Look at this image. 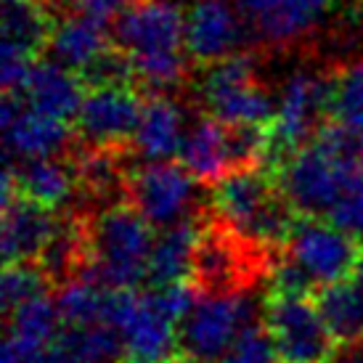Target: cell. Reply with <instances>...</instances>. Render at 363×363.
Listing matches in <instances>:
<instances>
[{"label":"cell","instance_id":"obj_3","mask_svg":"<svg viewBox=\"0 0 363 363\" xmlns=\"http://www.w3.org/2000/svg\"><path fill=\"white\" fill-rule=\"evenodd\" d=\"M212 210L223 225L250 247L289 244L297 212L279 189L276 175L262 167H247L225 175L212 189Z\"/></svg>","mask_w":363,"mask_h":363},{"label":"cell","instance_id":"obj_33","mask_svg":"<svg viewBox=\"0 0 363 363\" xmlns=\"http://www.w3.org/2000/svg\"><path fill=\"white\" fill-rule=\"evenodd\" d=\"M69 3H74L77 11H82V13H91L101 21H111L117 19L125 9H130L135 0H69Z\"/></svg>","mask_w":363,"mask_h":363},{"label":"cell","instance_id":"obj_15","mask_svg":"<svg viewBox=\"0 0 363 363\" xmlns=\"http://www.w3.org/2000/svg\"><path fill=\"white\" fill-rule=\"evenodd\" d=\"M59 332L61 318L51 297L21 305L6 321L0 363H53V342Z\"/></svg>","mask_w":363,"mask_h":363},{"label":"cell","instance_id":"obj_24","mask_svg":"<svg viewBox=\"0 0 363 363\" xmlns=\"http://www.w3.org/2000/svg\"><path fill=\"white\" fill-rule=\"evenodd\" d=\"M202 231L204 225L196 218L181 223L175 228L162 231V236L154 244L152 262H149V284H152V289L189 284Z\"/></svg>","mask_w":363,"mask_h":363},{"label":"cell","instance_id":"obj_20","mask_svg":"<svg viewBox=\"0 0 363 363\" xmlns=\"http://www.w3.org/2000/svg\"><path fill=\"white\" fill-rule=\"evenodd\" d=\"M186 133L189 130H186V114L181 104L170 96H152L143 104L133 149L146 164L170 162L172 157H181Z\"/></svg>","mask_w":363,"mask_h":363},{"label":"cell","instance_id":"obj_14","mask_svg":"<svg viewBox=\"0 0 363 363\" xmlns=\"http://www.w3.org/2000/svg\"><path fill=\"white\" fill-rule=\"evenodd\" d=\"M0 125H3V143H6L9 164L59 157L72 141L69 122L45 117L13 96H3Z\"/></svg>","mask_w":363,"mask_h":363},{"label":"cell","instance_id":"obj_12","mask_svg":"<svg viewBox=\"0 0 363 363\" xmlns=\"http://www.w3.org/2000/svg\"><path fill=\"white\" fill-rule=\"evenodd\" d=\"M236 6L255 40L281 51L321 30L332 16L334 0H236Z\"/></svg>","mask_w":363,"mask_h":363},{"label":"cell","instance_id":"obj_32","mask_svg":"<svg viewBox=\"0 0 363 363\" xmlns=\"http://www.w3.org/2000/svg\"><path fill=\"white\" fill-rule=\"evenodd\" d=\"M332 223L340 231L350 233L353 239L361 242L363 239V178H355L347 191L342 194V199L337 202L332 210Z\"/></svg>","mask_w":363,"mask_h":363},{"label":"cell","instance_id":"obj_16","mask_svg":"<svg viewBox=\"0 0 363 363\" xmlns=\"http://www.w3.org/2000/svg\"><path fill=\"white\" fill-rule=\"evenodd\" d=\"M64 228V220L48 207L27 202L16 196L3 207V260L6 265L38 262L56 236Z\"/></svg>","mask_w":363,"mask_h":363},{"label":"cell","instance_id":"obj_4","mask_svg":"<svg viewBox=\"0 0 363 363\" xmlns=\"http://www.w3.org/2000/svg\"><path fill=\"white\" fill-rule=\"evenodd\" d=\"M196 93L207 117L228 128H271L276 117V99L262 88L252 51L207 67Z\"/></svg>","mask_w":363,"mask_h":363},{"label":"cell","instance_id":"obj_11","mask_svg":"<svg viewBox=\"0 0 363 363\" xmlns=\"http://www.w3.org/2000/svg\"><path fill=\"white\" fill-rule=\"evenodd\" d=\"M252 30L236 0H194L186 9V51L189 59L212 67L250 51Z\"/></svg>","mask_w":363,"mask_h":363},{"label":"cell","instance_id":"obj_27","mask_svg":"<svg viewBox=\"0 0 363 363\" xmlns=\"http://www.w3.org/2000/svg\"><path fill=\"white\" fill-rule=\"evenodd\" d=\"M318 311L340 342H353L363 337V297L353 281L337 284L318 294Z\"/></svg>","mask_w":363,"mask_h":363},{"label":"cell","instance_id":"obj_2","mask_svg":"<svg viewBox=\"0 0 363 363\" xmlns=\"http://www.w3.org/2000/svg\"><path fill=\"white\" fill-rule=\"evenodd\" d=\"M88 262L77 279L99 284L109 292H130L149 279L154 228L133 204L104 207L85 228Z\"/></svg>","mask_w":363,"mask_h":363},{"label":"cell","instance_id":"obj_21","mask_svg":"<svg viewBox=\"0 0 363 363\" xmlns=\"http://www.w3.org/2000/svg\"><path fill=\"white\" fill-rule=\"evenodd\" d=\"M6 170H11V175H13L21 199L48 207V210H56V207L69 202L80 186L77 164L61 160V157L6 164Z\"/></svg>","mask_w":363,"mask_h":363},{"label":"cell","instance_id":"obj_6","mask_svg":"<svg viewBox=\"0 0 363 363\" xmlns=\"http://www.w3.org/2000/svg\"><path fill=\"white\" fill-rule=\"evenodd\" d=\"M355 178H363V175H355L318 138H313L294 157H289V162L276 175L286 202L292 204L297 215H305V218L332 215V210Z\"/></svg>","mask_w":363,"mask_h":363},{"label":"cell","instance_id":"obj_18","mask_svg":"<svg viewBox=\"0 0 363 363\" xmlns=\"http://www.w3.org/2000/svg\"><path fill=\"white\" fill-rule=\"evenodd\" d=\"M111 48H114V40L109 38L106 21L96 19L91 13H82V11L56 21V30L48 43L53 64H59L80 77H85V72L101 56H106Z\"/></svg>","mask_w":363,"mask_h":363},{"label":"cell","instance_id":"obj_8","mask_svg":"<svg viewBox=\"0 0 363 363\" xmlns=\"http://www.w3.org/2000/svg\"><path fill=\"white\" fill-rule=\"evenodd\" d=\"M286 260L311 279L313 286H337L355 279L363 262V247L334 223L300 220L286 244Z\"/></svg>","mask_w":363,"mask_h":363},{"label":"cell","instance_id":"obj_36","mask_svg":"<svg viewBox=\"0 0 363 363\" xmlns=\"http://www.w3.org/2000/svg\"><path fill=\"white\" fill-rule=\"evenodd\" d=\"M172 363H207V361H199V358H191V355H178Z\"/></svg>","mask_w":363,"mask_h":363},{"label":"cell","instance_id":"obj_5","mask_svg":"<svg viewBox=\"0 0 363 363\" xmlns=\"http://www.w3.org/2000/svg\"><path fill=\"white\" fill-rule=\"evenodd\" d=\"M106 323L117 329L128 363H172L181 345V321L167 311L157 289L111 292Z\"/></svg>","mask_w":363,"mask_h":363},{"label":"cell","instance_id":"obj_26","mask_svg":"<svg viewBox=\"0 0 363 363\" xmlns=\"http://www.w3.org/2000/svg\"><path fill=\"white\" fill-rule=\"evenodd\" d=\"M111 292L88 279H72L56 294V311H59L61 326H91V323H106L109 315Z\"/></svg>","mask_w":363,"mask_h":363},{"label":"cell","instance_id":"obj_23","mask_svg":"<svg viewBox=\"0 0 363 363\" xmlns=\"http://www.w3.org/2000/svg\"><path fill=\"white\" fill-rule=\"evenodd\" d=\"M56 21L45 0H3V53L32 59L48 48Z\"/></svg>","mask_w":363,"mask_h":363},{"label":"cell","instance_id":"obj_28","mask_svg":"<svg viewBox=\"0 0 363 363\" xmlns=\"http://www.w3.org/2000/svg\"><path fill=\"white\" fill-rule=\"evenodd\" d=\"M74 164H77V175H80V183L85 186V191L104 196V199H109L111 194L120 191L122 186L128 191L130 175H125L122 160L117 157V152H109V149H85L82 154H77Z\"/></svg>","mask_w":363,"mask_h":363},{"label":"cell","instance_id":"obj_9","mask_svg":"<svg viewBox=\"0 0 363 363\" xmlns=\"http://www.w3.org/2000/svg\"><path fill=\"white\" fill-rule=\"evenodd\" d=\"M196 178L175 162H149L130 172L128 196L130 204L143 215L152 228H175L186 220H194L199 189Z\"/></svg>","mask_w":363,"mask_h":363},{"label":"cell","instance_id":"obj_29","mask_svg":"<svg viewBox=\"0 0 363 363\" xmlns=\"http://www.w3.org/2000/svg\"><path fill=\"white\" fill-rule=\"evenodd\" d=\"M332 117L337 125L363 135V59L345 64L334 74Z\"/></svg>","mask_w":363,"mask_h":363},{"label":"cell","instance_id":"obj_31","mask_svg":"<svg viewBox=\"0 0 363 363\" xmlns=\"http://www.w3.org/2000/svg\"><path fill=\"white\" fill-rule=\"evenodd\" d=\"M279 361H281V355L276 350L268 329L260 326V323H255V326H250L239 337V342L223 355L220 363H279Z\"/></svg>","mask_w":363,"mask_h":363},{"label":"cell","instance_id":"obj_25","mask_svg":"<svg viewBox=\"0 0 363 363\" xmlns=\"http://www.w3.org/2000/svg\"><path fill=\"white\" fill-rule=\"evenodd\" d=\"M125 347L109 323L61 326L53 342V363H120Z\"/></svg>","mask_w":363,"mask_h":363},{"label":"cell","instance_id":"obj_17","mask_svg":"<svg viewBox=\"0 0 363 363\" xmlns=\"http://www.w3.org/2000/svg\"><path fill=\"white\" fill-rule=\"evenodd\" d=\"M239 244L244 242L236 233L228 231V228L204 225L199 247H196V257H194V273H191L194 284L204 294L239 292L236 286L252 271L247 265V252L239 250Z\"/></svg>","mask_w":363,"mask_h":363},{"label":"cell","instance_id":"obj_35","mask_svg":"<svg viewBox=\"0 0 363 363\" xmlns=\"http://www.w3.org/2000/svg\"><path fill=\"white\" fill-rule=\"evenodd\" d=\"M353 284H355V289H358V292H361V297H363V262H361V268H358V273H355Z\"/></svg>","mask_w":363,"mask_h":363},{"label":"cell","instance_id":"obj_1","mask_svg":"<svg viewBox=\"0 0 363 363\" xmlns=\"http://www.w3.org/2000/svg\"><path fill=\"white\" fill-rule=\"evenodd\" d=\"M114 48H120L135 82L149 88L152 96H167L186 80V11L172 0H135L114 19Z\"/></svg>","mask_w":363,"mask_h":363},{"label":"cell","instance_id":"obj_19","mask_svg":"<svg viewBox=\"0 0 363 363\" xmlns=\"http://www.w3.org/2000/svg\"><path fill=\"white\" fill-rule=\"evenodd\" d=\"M85 80L74 72L64 69L53 61H40L30 72V80L21 91V101L30 109L59 122H69L80 117L85 104Z\"/></svg>","mask_w":363,"mask_h":363},{"label":"cell","instance_id":"obj_13","mask_svg":"<svg viewBox=\"0 0 363 363\" xmlns=\"http://www.w3.org/2000/svg\"><path fill=\"white\" fill-rule=\"evenodd\" d=\"M143 104L133 88H91L77 117V130L88 149L117 152L133 143Z\"/></svg>","mask_w":363,"mask_h":363},{"label":"cell","instance_id":"obj_10","mask_svg":"<svg viewBox=\"0 0 363 363\" xmlns=\"http://www.w3.org/2000/svg\"><path fill=\"white\" fill-rule=\"evenodd\" d=\"M284 363H326L334 353V334L311 297H279L265 303V323Z\"/></svg>","mask_w":363,"mask_h":363},{"label":"cell","instance_id":"obj_22","mask_svg":"<svg viewBox=\"0 0 363 363\" xmlns=\"http://www.w3.org/2000/svg\"><path fill=\"white\" fill-rule=\"evenodd\" d=\"M181 164L199 183H220L233 172L228 128L212 117H199L189 128L181 149Z\"/></svg>","mask_w":363,"mask_h":363},{"label":"cell","instance_id":"obj_34","mask_svg":"<svg viewBox=\"0 0 363 363\" xmlns=\"http://www.w3.org/2000/svg\"><path fill=\"white\" fill-rule=\"evenodd\" d=\"M326 363H363V337L353 342H340Z\"/></svg>","mask_w":363,"mask_h":363},{"label":"cell","instance_id":"obj_30","mask_svg":"<svg viewBox=\"0 0 363 363\" xmlns=\"http://www.w3.org/2000/svg\"><path fill=\"white\" fill-rule=\"evenodd\" d=\"M45 289H48V273L43 271L38 262L6 265V271H3V286H0L6 315L19 311L21 305L35 303L40 297H48Z\"/></svg>","mask_w":363,"mask_h":363},{"label":"cell","instance_id":"obj_7","mask_svg":"<svg viewBox=\"0 0 363 363\" xmlns=\"http://www.w3.org/2000/svg\"><path fill=\"white\" fill-rule=\"evenodd\" d=\"M255 326V303L244 292L199 294L181 323V350L199 361H223V355Z\"/></svg>","mask_w":363,"mask_h":363}]
</instances>
